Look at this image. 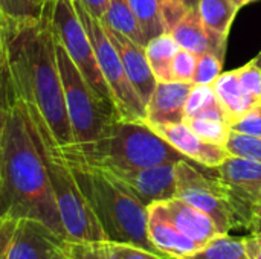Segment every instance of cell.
<instances>
[{"instance_id": "cell-1", "label": "cell", "mask_w": 261, "mask_h": 259, "mask_svg": "<svg viewBox=\"0 0 261 259\" xmlns=\"http://www.w3.org/2000/svg\"><path fill=\"white\" fill-rule=\"evenodd\" d=\"M5 56L18 99L44 121L58 147L73 143L57 61L50 3L38 20H6Z\"/></svg>"}, {"instance_id": "cell-2", "label": "cell", "mask_w": 261, "mask_h": 259, "mask_svg": "<svg viewBox=\"0 0 261 259\" xmlns=\"http://www.w3.org/2000/svg\"><path fill=\"white\" fill-rule=\"evenodd\" d=\"M0 217L37 220L66 240L44 159L32 134L26 105L17 95L2 139Z\"/></svg>"}, {"instance_id": "cell-3", "label": "cell", "mask_w": 261, "mask_h": 259, "mask_svg": "<svg viewBox=\"0 0 261 259\" xmlns=\"http://www.w3.org/2000/svg\"><path fill=\"white\" fill-rule=\"evenodd\" d=\"M58 151L70 165L93 168L139 169L177 163L187 159L161 137L147 121H127L121 118L115 119L98 139L58 147Z\"/></svg>"}, {"instance_id": "cell-4", "label": "cell", "mask_w": 261, "mask_h": 259, "mask_svg": "<svg viewBox=\"0 0 261 259\" xmlns=\"http://www.w3.org/2000/svg\"><path fill=\"white\" fill-rule=\"evenodd\" d=\"M67 165L70 166L76 183L98 218L107 240L130 243L159 253L148 238V215L144 203L106 172L89 166Z\"/></svg>"}, {"instance_id": "cell-5", "label": "cell", "mask_w": 261, "mask_h": 259, "mask_svg": "<svg viewBox=\"0 0 261 259\" xmlns=\"http://www.w3.org/2000/svg\"><path fill=\"white\" fill-rule=\"evenodd\" d=\"M26 110L32 134L47 168L66 240L80 243H99L107 240L98 218L81 192L70 166L61 157L58 145L55 143L44 121L34 110L28 107Z\"/></svg>"}, {"instance_id": "cell-6", "label": "cell", "mask_w": 261, "mask_h": 259, "mask_svg": "<svg viewBox=\"0 0 261 259\" xmlns=\"http://www.w3.org/2000/svg\"><path fill=\"white\" fill-rule=\"evenodd\" d=\"M57 61L63 81L66 110L70 122L73 143L92 142L98 139L104 133V130L115 119L119 118V114L102 102V99L83 78V75L58 41Z\"/></svg>"}, {"instance_id": "cell-7", "label": "cell", "mask_w": 261, "mask_h": 259, "mask_svg": "<svg viewBox=\"0 0 261 259\" xmlns=\"http://www.w3.org/2000/svg\"><path fill=\"white\" fill-rule=\"evenodd\" d=\"M176 195L213 218L220 234H228L236 226H248V218L232 198L229 189L217 177L202 174L187 159L174 165Z\"/></svg>"}, {"instance_id": "cell-8", "label": "cell", "mask_w": 261, "mask_h": 259, "mask_svg": "<svg viewBox=\"0 0 261 259\" xmlns=\"http://www.w3.org/2000/svg\"><path fill=\"white\" fill-rule=\"evenodd\" d=\"M50 21L57 41L70 56L83 78L102 102L118 113L112 90L101 73L93 46L78 17L73 0H50Z\"/></svg>"}, {"instance_id": "cell-9", "label": "cell", "mask_w": 261, "mask_h": 259, "mask_svg": "<svg viewBox=\"0 0 261 259\" xmlns=\"http://www.w3.org/2000/svg\"><path fill=\"white\" fill-rule=\"evenodd\" d=\"M73 5L90 38L101 73L112 90L119 118L127 121H145L147 118L145 105L138 96V93L135 92V89L132 87L125 75V70L122 67L119 53L115 49L113 43L110 41L102 23L89 14V11L84 8L81 0H73Z\"/></svg>"}, {"instance_id": "cell-10", "label": "cell", "mask_w": 261, "mask_h": 259, "mask_svg": "<svg viewBox=\"0 0 261 259\" xmlns=\"http://www.w3.org/2000/svg\"><path fill=\"white\" fill-rule=\"evenodd\" d=\"M176 163H165L150 168L127 169V168H95L127 188L145 206L165 202L176 195ZM83 166V165H81ZM93 168V166H89Z\"/></svg>"}, {"instance_id": "cell-11", "label": "cell", "mask_w": 261, "mask_h": 259, "mask_svg": "<svg viewBox=\"0 0 261 259\" xmlns=\"http://www.w3.org/2000/svg\"><path fill=\"white\" fill-rule=\"evenodd\" d=\"M64 238L46 224L32 218L14 221L12 232L3 249V259H50Z\"/></svg>"}, {"instance_id": "cell-12", "label": "cell", "mask_w": 261, "mask_h": 259, "mask_svg": "<svg viewBox=\"0 0 261 259\" xmlns=\"http://www.w3.org/2000/svg\"><path fill=\"white\" fill-rule=\"evenodd\" d=\"M110 41L113 43L115 49L119 53L122 67L125 70V75L132 84V87L135 89V92L138 93V96L141 98V101L144 102V105H147V102L150 101L156 85H158V79L150 67L147 53H145V47L135 43L133 40H130L128 37L122 35L121 32L102 24Z\"/></svg>"}, {"instance_id": "cell-13", "label": "cell", "mask_w": 261, "mask_h": 259, "mask_svg": "<svg viewBox=\"0 0 261 259\" xmlns=\"http://www.w3.org/2000/svg\"><path fill=\"white\" fill-rule=\"evenodd\" d=\"M150 127L187 159H191L206 168H217L229 156L225 147L200 139L185 122L151 124Z\"/></svg>"}, {"instance_id": "cell-14", "label": "cell", "mask_w": 261, "mask_h": 259, "mask_svg": "<svg viewBox=\"0 0 261 259\" xmlns=\"http://www.w3.org/2000/svg\"><path fill=\"white\" fill-rule=\"evenodd\" d=\"M217 177L229 189L232 198L242 209V205L251 208L252 203L258 202L261 195V163L237 157L228 156L217 168ZM242 212L248 214L242 209Z\"/></svg>"}, {"instance_id": "cell-15", "label": "cell", "mask_w": 261, "mask_h": 259, "mask_svg": "<svg viewBox=\"0 0 261 259\" xmlns=\"http://www.w3.org/2000/svg\"><path fill=\"white\" fill-rule=\"evenodd\" d=\"M147 232L154 249L170 259H185L197 252L202 244L180 234L167 217L162 202L147 206Z\"/></svg>"}, {"instance_id": "cell-16", "label": "cell", "mask_w": 261, "mask_h": 259, "mask_svg": "<svg viewBox=\"0 0 261 259\" xmlns=\"http://www.w3.org/2000/svg\"><path fill=\"white\" fill-rule=\"evenodd\" d=\"M193 82H158L145 105L147 124H180L185 119V104L193 90Z\"/></svg>"}, {"instance_id": "cell-17", "label": "cell", "mask_w": 261, "mask_h": 259, "mask_svg": "<svg viewBox=\"0 0 261 259\" xmlns=\"http://www.w3.org/2000/svg\"><path fill=\"white\" fill-rule=\"evenodd\" d=\"M162 206L176 229L190 240L203 246L214 237L220 235V231L213 221V218L203 211L194 208L193 205L177 197H173L170 200L162 202Z\"/></svg>"}, {"instance_id": "cell-18", "label": "cell", "mask_w": 261, "mask_h": 259, "mask_svg": "<svg viewBox=\"0 0 261 259\" xmlns=\"http://www.w3.org/2000/svg\"><path fill=\"white\" fill-rule=\"evenodd\" d=\"M170 34L173 35L180 49H185L197 56L205 52H211L217 55L220 60H223L219 55L211 35L208 34L197 8L188 9L187 14L173 26Z\"/></svg>"}, {"instance_id": "cell-19", "label": "cell", "mask_w": 261, "mask_h": 259, "mask_svg": "<svg viewBox=\"0 0 261 259\" xmlns=\"http://www.w3.org/2000/svg\"><path fill=\"white\" fill-rule=\"evenodd\" d=\"M213 90H214L225 114L228 116L231 125L239 118L246 114L251 108H254L257 104H260L243 89L236 70L222 73L213 82Z\"/></svg>"}, {"instance_id": "cell-20", "label": "cell", "mask_w": 261, "mask_h": 259, "mask_svg": "<svg viewBox=\"0 0 261 259\" xmlns=\"http://www.w3.org/2000/svg\"><path fill=\"white\" fill-rule=\"evenodd\" d=\"M200 139L225 147L231 133V122L225 114L222 105L211 108L199 116L187 118L184 121Z\"/></svg>"}, {"instance_id": "cell-21", "label": "cell", "mask_w": 261, "mask_h": 259, "mask_svg": "<svg viewBox=\"0 0 261 259\" xmlns=\"http://www.w3.org/2000/svg\"><path fill=\"white\" fill-rule=\"evenodd\" d=\"M179 49L180 47L171 34H162L147 43L145 53L158 82L174 81L171 73V64Z\"/></svg>"}, {"instance_id": "cell-22", "label": "cell", "mask_w": 261, "mask_h": 259, "mask_svg": "<svg viewBox=\"0 0 261 259\" xmlns=\"http://www.w3.org/2000/svg\"><path fill=\"white\" fill-rule=\"evenodd\" d=\"M102 24L121 32L122 35L128 37L135 43L141 46H147V40L142 34V29L130 8L128 0H110L109 9L104 17L99 20Z\"/></svg>"}, {"instance_id": "cell-23", "label": "cell", "mask_w": 261, "mask_h": 259, "mask_svg": "<svg viewBox=\"0 0 261 259\" xmlns=\"http://www.w3.org/2000/svg\"><path fill=\"white\" fill-rule=\"evenodd\" d=\"M197 11L208 31L228 37L239 8L231 0H199Z\"/></svg>"}, {"instance_id": "cell-24", "label": "cell", "mask_w": 261, "mask_h": 259, "mask_svg": "<svg viewBox=\"0 0 261 259\" xmlns=\"http://www.w3.org/2000/svg\"><path fill=\"white\" fill-rule=\"evenodd\" d=\"M147 43L162 34H170L159 0H128Z\"/></svg>"}, {"instance_id": "cell-25", "label": "cell", "mask_w": 261, "mask_h": 259, "mask_svg": "<svg viewBox=\"0 0 261 259\" xmlns=\"http://www.w3.org/2000/svg\"><path fill=\"white\" fill-rule=\"evenodd\" d=\"M185 259H251L246 253L242 238L220 234L203 244L197 252Z\"/></svg>"}, {"instance_id": "cell-26", "label": "cell", "mask_w": 261, "mask_h": 259, "mask_svg": "<svg viewBox=\"0 0 261 259\" xmlns=\"http://www.w3.org/2000/svg\"><path fill=\"white\" fill-rule=\"evenodd\" d=\"M50 0H0L8 21H34L43 17Z\"/></svg>"}, {"instance_id": "cell-27", "label": "cell", "mask_w": 261, "mask_h": 259, "mask_svg": "<svg viewBox=\"0 0 261 259\" xmlns=\"http://www.w3.org/2000/svg\"><path fill=\"white\" fill-rule=\"evenodd\" d=\"M225 148L229 156H237L261 163V137L231 131Z\"/></svg>"}, {"instance_id": "cell-28", "label": "cell", "mask_w": 261, "mask_h": 259, "mask_svg": "<svg viewBox=\"0 0 261 259\" xmlns=\"http://www.w3.org/2000/svg\"><path fill=\"white\" fill-rule=\"evenodd\" d=\"M219 105L220 102L213 90V85H194L185 104V119L199 116Z\"/></svg>"}, {"instance_id": "cell-29", "label": "cell", "mask_w": 261, "mask_h": 259, "mask_svg": "<svg viewBox=\"0 0 261 259\" xmlns=\"http://www.w3.org/2000/svg\"><path fill=\"white\" fill-rule=\"evenodd\" d=\"M99 244L110 259H170L164 255L150 252L144 247L130 244V243L104 240V241H99Z\"/></svg>"}, {"instance_id": "cell-30", "label": "cell", "mask_w": 261, "mask_h": 259, "mask_svg": "<svg viewBox=\"0 0 261 259\" xmlns=\"http://www.w3.org/2000/svg\"><path fill=\"white\" fill-rule=\"evenodd\" d=\"M14 98H15V90H14V84L9 75V69H8L5 50H3L0 55V151H2V139H3L5 125H6L8 111Z\"/></svg>"}, {"instance_id": "cell-31", "label": "cell", "mask_w": 261, "mask_h": 259, "mask_svg": "<svg viewBox=\"0 0 261 259\" xmlns=\"http://www.w3.org/2000/svg\"><path fill=\"white\" fill-rule=\"evenodd\" d=\"M222 75V60L211 53L205 52L197 56V64L193 76L194 85H213V82Z\"/></svg>"}, {"instance_id": "cell-32", "label": "cell", "mask_w": 261, "mask_h": 259, "mask_svg": "<svg viewBox=\"0 0 261 259\" xmlns=\"http://www.w3.org/2000/svg\"><path fill=\"white\" fill-rule=\"evenodd\" d=\"M61 250L67 259H110L99 243H80L64 240L61 244Z\"/></svg>"}, {"instance_id": "cell-33", "label": "cell", "mask_w": 261, "mask_h": 259, "mask_svg": "<svg viewBox=\"0 0 261 259\" xmlns=\"http://www.w3.org/2000/svg\"><path fill=\"white\" fill-rule=\"evenodd\" d=\"M196 64H197V55L185 49H179L171 64L173 79L180 82H193Z\"/></svg>"}, {"instance_id": "cell-34", "label": "cell", "mask_w": 261, "mask_h": 259, "mask_svg": "<svg viewBox=\"0 0 261 259\" xmlns=\"http://www.w3.org/2000/svg\"><path fill=\"white\" fill-rule=\"evenodd\" d=\"M240 84L243 89L257 101L261 102V69L257 66V63L252 60L246 66L236 70Z\"/></svg>"}, {"instance_id": "cell-35", "label": "cell", "mask_w": 261, "mask_h": 259, "mask_svg": "<svg viewBox=\"0 0 261 259\" xmlns=\"http://www.w3.org/2000/svg\"><path fill=\"white\" fill-rule=\"evenodd\" d=\"M231 131L261 137V102L251 108L246 114L239 118L231 125Z\"/></svg>"}, {"instance_id": "cell-36", "label": "cell", "mask_w": 261, "mask_h": 259, "mask_svg": "<svg viewBox=\"0 0 261 259\" xmlns=\"http://www.w3.org/2000/svg\"><path fill=\"white\" fill-rule=\"evenodd\" d=\"M159 5L162 8L164 18L167 21L168 31L173 29V26L187 14L188 8L180 0H159Z\"/></svg>"}, {"instance_id": "cell-37", "label": "cell", "mask_w": 261, "mask_h": 259, "mask_svg": "<svg viewBox=\"0 0 261 259\" xmlns=\"http://www.w3.org/2000/svg\"><path fill=\"white\" fill-rule=\"evenodd\" d=\"M81 3L84 5V8L89 11L92 17L101 20L109 9L110 0H81Z\"/></svg>"}, {"instance_id": "cell-38", "label": "cell", "mask_w": 261, "mask_h": 259, "mask_svg": "<svg viewBox=\"0 0 261 259\" xmlns=\"http://www.w3.org/2000/svg\"><path fill=\"white\" fill-rule=\"evenodd\" d=\"M243 241L248 256L251 259H261V232H254Z\"/></svg>"}, {"instance_id": "cell-39", "label": "cell", "mask_w": 261, "mask_h": 259, "mask_svg": "<svg viewBox=\"0 0 261 259\" xmlns=\"http://www.w3.org/2000/svg\"><path fill=\"white\" fill-rule=\"evenodd\" d=\"M248 229L254 232H261V202H255L249 208V223Z\"/></svg>"}, {"instance_id": "cell-40", "label": "cell", "mask_w": 261, "mask_h": 259, "mask_svg": "<svg viewBox=\"0 0 261 259\" xmlns=\"http://www.w3.org/2000/svg\"><path fill=\"white\" fill-rule=\"evenodd\" d=\"M14 221H15V220H12V218H5V220L0 223V255H2V252H3V249H5V246H6V241H8L11 232H12Z\"/></svg>"}, {"instance_id": "cell-41", "label": "cell", "mask_w": 261, "mask_h": 259, "mask_svg": "<svg viewBox=\"0 0 261 259\" xmlns=\"http://www.w3.org/2000/svg\"><path fill=\"white\" fill-rule=\"evenodd\" d=\"M5 38H6V17L0 9V55L5 50Z\"/></svg>"}, {"instance_id": "cell-42", "label": "cell", "mask_w": 261, "mask_h": 259, "mask_svg": "<svg viewBox=\"0 0 261 259\" xmlns=\"http://www.w3.org/2000/svg\"><path fill=\"white\" fill-rule=\"evenodd\" d=\"M188 9H191V8H197V5H199V0H180Z\"/></svg>"}, {"instance_id": "cell-43", "label": "cell", "mask_w": 261, "mask_h": 259, "mask_svg": "<svg viewBox=\"0 0 261 259\" xmlns=\"http://www.w3.org/2000/svg\"><path fill=\"white\" fill-rule=\"evenodd\" d=\"M50 259H67V256L64 255V252H63V250H61V247H60V249L54 253V256H52Z\"/></svg>"}, {"instance_id": "cell-44", "label": "cell", "mask_w": 261, "mask_h": 259, "mask_svg": "<svg viewBox=\"0 0 261 259\" xmlns=\"http://www.w3.org/2000/svg\"><path fill=\"white\" fill-rule=\"evenodd\" d=\"M254 61L257 63V66H258V67H260V69H261V52H260V53H258V56H257V58H255Z\"/></svg>"}, {"instance_id": "cell-45", "label": "cell", "mask_w": 261, "mask_h": 259, "mask_svg": "<svg viewBox=\"0 0 261 259\" xmlns=\"http://www.w3.org/2000/svg\"><path fill=\"white\" fill-rule=\"evenodd\" d=\"M231 2H232V3H234L237 8H239V9L242 8V0H231Z\"/></svg>"}, {"instance_id": "cell-46", "label": "cell", "mask_w": 261, "mask_h": 259, "mask_svg": "<svg viewBox=\"0 0 261 259\" xmlns=\"http://www.w3.org/2000/svg\"><path fill=\"white\" fill-rule=\"evenodd\" d=\"M252 2H255V0H242V6H245L248 3H252Z\"/></svg>"}, {"instance_id": "cell-47", "label": "cell", "mask_w": 261, "mask_h": 259, "mask_svg": "<svg viewBox=\"0 0 261 259\" xmlns=\"http://www.w3.org/2000/svg\"><path fill=\"white\" fill-rule=\"evenodd\" d=\"M3 220H5V218H3V217H0V223H2V221H3Z\"/></svg>"}, {"instance_id": "cell-48", "label": "cell", "mask_w": 261, "mask_h": 259, "mask_svg": "<svg viewBox=\"0 0 261 259\" xmlns=\"http://www.w3.org/2000/svg\"><path fill=\"white\" fill-rule=\"evenodd\" d=\"M2 255H3V252H2ZM2 255H0V259H3V256H2Z\"/></svg>"}, {"instance_id": "cell-49", "label": "cell", "mask_w": 261, "mask_h": 259, "mask_svg": "<svg viewBox=\"0 0 261 259\" xmlns=\"http://www.w3.org/2000/svg\"><path fill=\"white\" fill-rule=\"evenodd\" d=\"M258 202H261V195H260V200H258Z\"/></svg>"}]
</instances>
